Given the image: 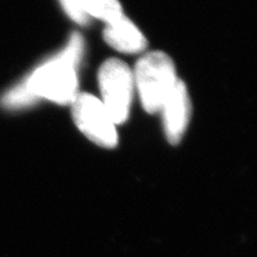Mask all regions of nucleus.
<instances>
[{"label": "nucleus", "instance_id": "nucleus-1", "mask_svg": "<svg viewBox=\"0 0 257 257\" xmlns=\"http://www.w3.org/2000/svg\"><path fill=\"white\" fill-rule=\"evenodd\" d=\"M82 55V36L74 32L60 54L41 64L29 78L6 93L3 104L10 108H22L41 98L61 105L72 104L78 95L76 67Z\"/></svg>", "mask_w": 257, "mask_h": 257}, {"label": "nucleus", "instance_id": "nucleus-2", "mask_svg": "<svg viewBox=\"0 0 257 257\" xmlns=\"http://www.w3.org/2000/svg\"><path fill=\"white\" fill-rule=\"evenodd\" d=\"M134 81L144 110L155 113L178 81L174 63L162 51L147 54L136 64Z\"/></svg>", "mask_w": 257, "mask_h": 257}, {"label": "nucleus", "instance_id": "nucleus-3", "mask_svg": "<svg viewBox=\"0 0 257 257\" xmlns=\"http://www.w3.org/2000/svg\"><path fill=\"white\" fill-rule=\"evenodd\" d=\"M134 85V74L123 61L110 59L99 69L101 102L114 124H121L127 119Z\"/></svg>", "mask_w": 257, "mask_h": 257}, {"label": "nucleus", "instance_id": "nucleus-4", "mask_svg": "<svg viewBox=\"0 0 257 257\" xmlns=\"http://www.w3.org/2000/svg\"><path fill=\"white\" fill-rule=\"evenodd\" d=\"M73 118L79 130L93 143L113 148L118 143L115 124L105 106L91 94H78L72 102Z\"/></svg>", "mask_w": 257, "mask_h": 257}, {"label": "nucleus", "instance_id": "nucleus-5", "mask_svg": "<svg viewBox=\"0 0 257 257\" xmlns=\"http://www.w3.org/2000/svg\"><path fill=\"white\" fill-rule=\"evenodd\" d=\"M163 124L167 140L170 144H178L184 136L191 117V101L186 85L178 80L163 102Z\"/></svg>", "mask_w": 257, "mask_h": 257}, {"label": "nucleus", "instance_id": "nucleus-6", "mask_svg": "<svg viewBox=\"0 0 257 257\" xmlns=\"http://www.w3.org/2000/svg\"><path fill=\"white\" fill-rule=\"evenodd\" d=\"M104 38L108 46L121 53H140L147 47V40L142 32L124 15L106 23Z\"/></svg>", "mask_w": 257, "mask_h": 257}, {"label": "nucleus", "instance_id": "nucleus-7", "mask_svg": "<svg viewBox=\"0 0 257 257\" xmlns=\"http://www.w3.org/2000/svg\"><path fill=\"white\" fill-rule=\"evenodd\" d=\"M80 4L88 17H95L110 23L123 16L118 0H80Z\"/></svg>", "mask_w": 257, "mask_h": 257}, {"label": "nucleus", "instance_id": "nucleus-8", "mask_svg": "<svg viewBox=\"0 0 257 257\" xmlns=\"http://www.w3.org/2000/svg\"><path fill=\"white\" fill-rule=\"evenodd\" d=\"M60 3L70 19H73L74 22H76L80 25L88 24L89 17L82 10L80 0H60Z\"/></svg>", "mask_w": 257, "mask_h": 257}]
</instances>
